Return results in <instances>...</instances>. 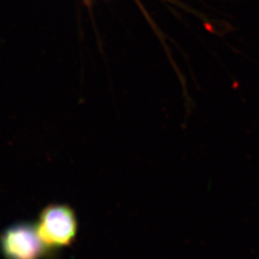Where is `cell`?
<instances>
[{
	"label": "cell",
	"mask_w": 259,
	"mask_h": 259,
	"mask_svg": "<svg viewBox=\"0 0 259 259\" xmlns=\"http://www.w3.org/2000/svg\"><path fill=\"white\" fill-rule=\"evenodd\" d=\"M35 225L40 239L52 255L69 247L78 236L77 214L68 204L51 203L45 206Z\"/></svg>",
	"instance_id": "obj_1"
},
{
	"label": "cell",
	"mask_w": 259,
	"mask_h": 259,
	"mask_svg": "<svg viewBox=\"0 0 259 259\" xmlns=\"http://www.w3.org/2000/svg\"><path fill=\"white\" fill-rule=\"evenodd\" d=\"M0 254L4 259H50L35 223L16 222L0 232Z\"/></svg>",
	"instance_id": "obj_2"
}]
</instances>
